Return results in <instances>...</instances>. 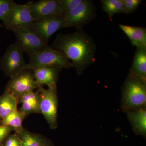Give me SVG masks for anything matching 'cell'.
Instances as JSON below:
<instances>
[{
  "label": "cell",
  "instance_id": "44dd1931",
  "mask_svg": "<svg viewBox=\"0 0 146 146\" xmlns=\"http://www.w3.org/2000/svg\"><path fill=\"white\" fill-rule=\"evenodd\" d=\"M15 3L13 0H0V20L3 22L5 21Z\"/></svg>",
  "mask_w": 146,
  "mask_h": 146
},
{
  "label": "cell",
  "instance_id": "7402d4cb",
  "mask_svg": "<svg viewBox=\"0 0 146 146\" xmlns=\"http://www.w3.org/2000/svg\"><path fill=\"white\" fill-rule=\"evenodd\" d=\"M125 13L129 14L136 11L142 2L141 0H121Z\"/></svg>",
  "mask_w": 146,
  "mask_h": 146
},
{
  "label": "cell",
  "instance_id": "d6986e66",
  "mask_svg": "<svg viewBox=\"0 0 146 146\" xmlns=\"http://www.w3.org/2000/svg\"><path fill=\"white\" fill-rule=\"evenodd\" d=\"M103 10L111 21L113 16L118 13H125L121 0H102L101 1Z\"/></svg>",
  "mask_w": 146,
  "mask_h": 146
},
{
  "label": "cell",
  "instance_id": "7c38bea8",
  "mask_svg": "<svg viewBox=\"0 0 146 146\" xmlns=\"http://www.w3.org/2000/svg\"><path fill=\"white\" fill-rule=\"evenodd\" d=\"M62 69L56 67H41L32 70L35 78L39 86L46 85L48 88L57 87L59 74Z\"/></svg>",
  "mask_w": 146,
  "mask_h": 146
},
{
  "label": "cell",
  "instance_id": "4fadbf2b",
  "mask_svg": "<svg viewBox=\"0 0 146 146\" xmlns=\"http://www.w3.org/2000/svg\"><path fill=\"white\" fill-rule=\"evenodd\" d=\"M126 113L135 134L146 138V108L130 110Z\"/></svg>",
  "mask_w": 146,
  "mask_h": 146
},
{
  "label": "cell",
  "instance_id": "5b68a950",
  "mask_svg": "<svg viewBox=\"0 0 146 146\" xmlns=\"http://www.w3.org/2000/svg\"><path fill=\"white\" fill-rule=\"evenodd\" d=\"M96 16V7L94 2L91 0H82L77 6L63 16L62 28H83L95 19Z\"/></svg>",
  "mask_w": 146,
  "mask_h": 146
},
{
  "label": "cell",
  "instance_id": "6da1fadb",
  "mask_svg": "<svg viewBox=\"0 0 146 146\" xmlns=\"http://www.w3.org/2000/svg\"><path fill=\"white\" fill-rule=\"evenodd\" d=\"M51 47L64 53L79 76L96 60V45L83 28L73 33H58Z\"/></svg>",
  "mask_w": 146,
  "mask_h": 146
},
{
  "label": "cell",
  "instance_id": "52a82bcc",
  "mask_svg": "<svg viewBox=\"0 0 146 146\" xmlns=\"http://www.w3.org/2000/svg\"><path fill=\"white\" fill-rule=\"evenodd\" d=\"M16 37L14 45L28 55L48 46L31 29H19L13 31Z\"/></svg>",
  "mask_w": 146,
  "mask_h": 146
},
{
  "label": "cell",
  "instance_id": "9c48e42d",
  "mask_svg": "<svg viewBox=\"0 0 146 146\" xmlns=\"http://www.w3.org/2000/svg\"><path fill=\"white\" fill-rule=\"evenodd\" d=\"M35 21L28 4L15 3L3 23L6 28L13 31L19 29H32Z\"/></svg>",
  "mask_w": 146,
  "mask_h": 146
},
{
  "label": "cell",
  "instance_id": "9a60e30c",
  "mask_svg": "<svg viewBox=\"0 0 146 146\" xmlns=\"http://www.w3.org/2000/svg\"><path fill=\"white\" fill-rule=\"evenodd\" d=\"M16 134L21 139L22 146H55L53 142L46 136L32 133L25 128Z\"/></svg>",
  "mask_w": 146,
  "mask_h": 146
},
{
  "label": "cell",
  "instance_id": "ba28073f",
  "mask_svg": "<svg viewBox=\"0 0 146 146\" xmlns=\"http://www.w3.org/2000/svg\"><path fill=\"white\" fill-rule=\"evenodd\" d=\"M39 87L32 70L26 69L10 78L6 85L5 91L13 94L18 100L24 94L34 91Z\"/></svg>",
  "mask_w": 146,
  "mask_h": 146
},
{
  "label": "cell",
  "instance_id": "ac0fdd59",
  "mask_svg": "<svg viewBox=\"0 0 146 146\" xmlns=\"http://www.w3.org/2000/svg\"><path fill=\"white\" fill-rule=\"evenodd\" d=\"M26 117V115L17 109L2 120L0 124L11 128L15 133H19L23 129V123Z\"/></svg>",
  "mask_w": 146,
  "mask_h": 146
},
{
  "label": "cell",
  "instance_id": "277c9868",
  "mask_svg": "<svg viewBox=\"0 0 146 146\" xmlns=\"http://www.w3.org/2000/svg\"><path fill=\"white\" fill-rule=\"evenodd\" d=\"M37 90L39 95V113L43 115L50 129H56L58 126L57 87L46 89L39 86Z\"/></svg>",
  "mask_w": 146,
  "mask_h": 146
},
{
  "label": "cell",
  "instance_id": "8fae6325",
  "mask_svg": "<svg viewBox=\"0 0 146 146\" xmlns=\"http://www.w3.org/2000/svg\"><path fill=\"white\" fill-rule=\"evenodd\" d=\"M63 18L59 16H52L35 21L32 29L46 43L58 30L62 29Z\"/></svg>",
  "mask_w": 146,
  "mask_h": 146
},
{
  "label": "cell",
  "instance_id": "d4e9b609",
  "mask_svg": "<svg viewBox=\"0 0 146 146\" xmlns=\"http://www.w3.org/2000/svg\"><path fill=\"white\" fill-rule=\"evenodd\" d=\"M3 27V26L0 23V28H2Z\"/></svg>",
  "mask_w": 146,
  "mask_h": 146
},
{
  "label": "cell",
  "instance_id": "5bb4252c",
  "mask_svg": "<svg viewBox=\"0 0 146 146\" xmlns=\"http://www.w3.org/2000/svg\"><path fill=\"white\" fill-rule=\"evenodd\" d=\"M119 28L130 40L131 44L137 48H146V29L141 27L120 24Z\"/></svg>",
  "mask_w": 146,
  "mask_h": 146
},
{
  "label": "cell",
  "instance_id": "3957f363",
  "mask_svg": "<svg viewBox=\"0 0 146 146\" xmlns=\"http://www.w3.org/2000/svg\"><path fill=\"white\" fill-rule=\"evenodd\" d=\"M27 69L33 70L41 67H51L68 68H74L70 60L62 51L48 46L44 49L28 55Z\"/></svg>",
  "mask_w": 146,
  "mask_h": 146
},
{
  "label": "cell",
  "instance_id": "ffe728a7",
  "mask_svg": "<svg viewBox=\"0 0 146 146\" xmlns=\"http://www.w3.org/2000/svg\"><path fill=\"white\" fill-rule=\"evenodd\" d=\"M60 4L61 16L63 17L66 13L77 6L82 0H58Z\"/></svg>",
  "mask_w": 146,
  "mask_h": 146
},
{
  "label": "cell",
  "instance_id": "cb8c5ba5",
  "mask_svg": "<svg viewBox=\"0 0 146 146\" xmlns=\"http://www.w3.org/2000/svg\"><path fill=\"white\" fill-rule=\"evenodd\" d=\"M13 131V129L11 128L0 124V143H1L6 137Z\"/></svg>",
  "mask_w": 146,
  "mask_h": 146
},
{
  "label": "cell",
  "instance_id": "30bf717a",
  "mask_svg": "<svg viewBox=\"0 0 146 146\" xmlns=\"http://www.w3.org/2000/svg\"><path fill=\"white\" fill-rule=\"evenodd\" d=\"M29 9L35 21L52 16L62 17L58 0H40L28 4Z\"/></svg>",
  "mask_w": 146,
  "mask_h": 146
},
{
  "label": "cell",
  "instance_id": "603a6c76",
  "mask_svg": "<svg viewBox=\"0 0 146 146\" xmlns=\"http://www.w3.org/2000/svg\"><path fill=\"white\" fill-rule=\"evenodd\" d=\"M1 144L2 146H22L21 139L16 133H10Z\"/></svg>",
  "mask_w": 146,
  "mask_h": 146
},
{
  "label": "cell",
  "instance_id": "8992f818",
  "mask_svg": "<svg viewBox=\"0 0 146 146\" xmlns=\"http://www.w3.org/2000/svg\"><path fill=\"white\" fill-rule=\"evenodd\" d=\"M23 53L14 44L7 47L0 60V69L7 76L11 78L27 69Z\"/></svg>",
  "mask_w": 146,
  "mask_h": 146
},
{
  "label": "cell",
  "instance_id": "e0dca14e",
  "mask_svg": "<svg viewBox=\"0 0 146 146\" xmlns=\"http://www.w3.org/2000/svg\"><path fill=\"white\" fill-rule=\"evenodd\" d=\"M18 104L16 97L9 92L4 91L0 96V120L3 119L14 110L18 109Z\"/></svg>",
  "mask_w": 146,
  "mask_h": 146
},
{
  "label": "cell",
  "instance_id": "2e32d148",
  "mask_svg": "<svg viewBox=\"0 0 146 146\" xmlns=\"http://www.w3.org/2000/svg\"><path fill=\"white\" fill-rule=\"evenodd\" d=\"M129 74L146 81V48H136Z\"/></svg>",
  "mask_w": 146,
  "mask_h": 146
},
{
  "label": "cell",
  "instance_id": "7a4b0ae2",
  "mask_svg": "<svg viewBox=\"0 0 146 146\" xmlns=\"http://www.w3.org/2000/svg\"><path fill=\"white\" fill-rule=\"evenodd\" d=\"M123 112L146 108V81L128 74L121 89Z\"/></svg>",
  "mask_w": 146,
  "mask_h": 146
},
{
  "label": "cell",
  "instance_id": "484cf974",
  "mask_svg": "<svg viewBox=\"0 0 146 146\" xmlns=\"http://www.w3.org/2000/svg\"><path fill=\"white\" fill-rule=\"evenodd\" d=\"M0 146H2L1 144V143H0Z\"/></svg>",
  "mask_w": 146,
  "mask_h": 146
},
{
  "label": "cell",
  "instance_id": "4316f807",
  "mask_svg": "<svg viewBox=\"0 0 146 146\" xmlns=\"http://www.w3.org/2000/svg\"><path fill=\"white\" fill-rule=\"evenodd\" d=\"M0 122H1V120H0Z\"/></svg>",
  "mask_w": 146,
  "mask_h": 146
}]
</instances>
